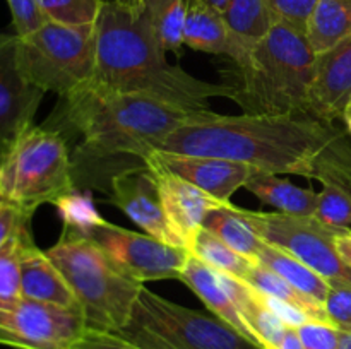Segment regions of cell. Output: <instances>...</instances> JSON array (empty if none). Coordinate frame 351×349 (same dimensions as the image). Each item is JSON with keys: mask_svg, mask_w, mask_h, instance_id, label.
Instances as JSON below:
<instances>
[{"mask_svg": "<svg viewBox=\"0 0 351 349\" xmlns=\"http://www.w3.org/2000/svg\"><path fill=\"white\" fill-rule=\"evenodd\" d=\"M341 118H343V122H345V125H346V132H348L351 135V98H350V101L346 103L345 109H343Z\"/></svg>", "mask_w": 351, "mask_h": 349, "instance_id": "41", "label": "cell"}, {"mask_svg": "<svg viewBox=\"0 0 351 349\" xmlns=\"http://www.w3.org/2000/svg\"><path fill=\"white\" fill-rule=\"evenodd\" d=\"M31 219L24 221L12 236L0 246V300L21 298V259L24 246L33 240Z\"/></svg>", "mask_w": 351, "mask_h": 349, "instance_id": "29", "label": "cell"}, {"mask_svg": "<svg viewBox=\"0 0 351 349\" xmlns=\"http://www.w3.org/2000/svg\"><path fill=\"white\" fill-rule=\"evenodd\" d=\"M3 202H5V198H3V195L0 194V207H2V204H3Z\"/></svg>", "mask_w": 351, "mask_h": 349, "instance_id": "45", "label": "cell"}, {"mask_svg": "<svg viewBox=\"0 0 351 349\" xmlns=\"http://www.w3.org/2000/svg\"><path fill=\"white\" fill-rule=\"evenodd\" d=\"M81 235L96 243L127 276L143 284L147 281L178 279L191 257L189 250L108 221Z\"/></svg>", "mask_w": 351, "mask_h": 349, "instance_id": "11", "label": "cell"}, {"mask_svg": "<svg viewBox=\"0 0 351 349\" xmlns=\"http://www.w3.org/2000/svg\"><path fill=\"white\" fill-rule=\"evenodd\" d=\"M96 60V26H69L47 21L19 36V64L24 75L43 92L58 98L91 82Z\"/></svg>", "mask_w": 351, "mask_h": 349, "instance_id": "8", "label": "cell"}, {"mask_svg": "<svg viewBox=\"0 0 351 349\" xmlns=\"http://www.w3.org/2000/svg\"><path fill=\"white\" fill-rule=\"evenodd\" d=\"M21 298L81 313L75 294L47 252L29 240L21 259Z\"/></svg>", "mask_w": 351, "mask_h": 349, "instance_id": "17", "label": "cell"}, {"mask_svg": "<svg viewBox=\"0 0 351 349\" xmlns=\"http://www.w3.org/2000/svg\"><path fill=\"white\" fill-rule=\"evenodd\" d=\"M146 163L171 171L225 204H230L232 195L239 188L245 187L250 178L261 173L256 166L239 161L209 156H185L163 151H153L146 157Z\"/></svg>", "mask_w": 351, "mask_h": 349, "instance_id": "13", "label": "cell"}, {"mask_svg": "<svg viewBox=\"0 0 351 349\" xmlns=\"http://www.w3.org/2000/svg\"><path fill=\"white\" fill-rule=\"evenodd\" d=\"M96 26V60L91 82L123 94L144 96L187 113L211 112L209 99H232L230 84L194 77L170 64L151 27L144 3L105 0Z\"/></svg>", "mask_w": 351, "mask_h": 349, "instance_id": "3", "label": "cell"}, {"mask_svg": "<svg viewBox=\"0 0 351 349\" xmlns=\"http://www.w3.org/2000/svg\"><path fill=\"white\" fill-rule=\"evenodd\" d=\"M276 349H305L304 341H302L297 327L287 328V332H285V335L281 337L280 344L276 346Z\"/></svg>", "mask_w": 351, "mask_h": 349, "instance_id": "39", "label": "cell"}, {"mask_svg": "<svg viewBox=\"0 0 351 349\" xmlns=\"http://www.w3.org/2000/svg\"><path fill=\"white\" fill-rule=\"evenodd\" d=\"M184 44L195 51L237 57V47L226 26L223 14L204 0H189L187 19L184 27Z\"/></svg>", "mask_w": 351, "mask_h": 349, "instance_id": "20", "label": "cell"}, {"mask_svg": "<svg viewBox=\"0 0 351 349\" xmlns=\"http://www.w3.org/2000/svg\"><path fill=\"white\" fill-rule=\"evenodd\" d=\"M257 263L280 274L295 289L322 305H324L326 298H328L329 291H331L328 281L319 276L307 263L298 260L297 257L291 255L287 250L280 248L276 245H271L267 242L264 243L259 255H257Z\"/></svg>", "mask_w": 351, "mask_h": 349, "instance_id": "24", "label": "cell"}, {"mask_svg": "<svg viewBox=\"0 0 351 349\" xmlns=\"http://www.w3.org/2000/svg\"><path fill=\"white\" fill-rule=\"evenodd\" d=\"M312 218L329 228L351 231V194L336 185H326L322 192H319Z\"/></svg>", "mask_w": 351, "mask_h": 349, "instance_id": "32", "label": "cell"}, {"mask_svg": "<svg viewBox=\"0 0 351 349\" xmlns=\"http://www.w3.org/2000/svg\"><path fill=\"white\" fill-rule=\"evenodd\" d=\"M223 19L237 47L233 64L245 58L250 48L259 43L274 26L266 0H230L223 10Z\"/></svg>", "mask_w": 351, "mask_h": 349, "instance_id": "21", "label": "cell"}, {"mask_svg": "<svg viewBox=\"0 0 351 349\" xmlns=\"http://www.w3.org/2000/svg\"><path fill=\"white\" fill-rule=\"evenodd\" d=\"M351 98V38L317 55V68L312 84L308 113L321 120L335 122Z\"/></svg>", "mask_w": 351, "mask_h": 349, "instance_id": "16", "label": "cell"}, {"mask_svg": "<svg viewBox=\"0 0 351 349\" xmlns=\"http://www.w3.org/2000/svg\"><path fill=\"white\" fill-rule=\"evenodd\" d=\"M317 0H266V5L274 23L287 24L300 33H307L308 19Z\"/></svg>", "mask_w": 351, "mask_h": 349, "instance_id": "33", "label": "cell"}, {"mask_svg": "<svg viewBox=\"0 0 351 349\" xmlns=\"http://www.w3.org/2000/svg\"><path fill=\"white\" fill-rule=\"evenodd\" d=\"M202 228L218 236L225 245L235 250L239 255L245 257L250 262L257 263V255L266 242L257 235L249 221L243 218L242 209L232 202L221 207H216L206 216Z\"/></svg>", "mask_w": 351, "mask_h": 349, "instance_id": "23", "label": "cell"}, {"mask_svg": "<svg viewBox=\"0 0 351 349\" xmlns=\"http://www.w3.org/2000/svg\"><path fill=\"white\" fill-rule=\"evenodd\" d=\"M247 283L250 286L256 287L259 293H263L264 296L274 298V300H280L283 303L291 305L297 310H300L302 313L307 315L311 320L315 322H324V324H331L328 313H326L324 305L319 303V301L311 300L305 294H302L300 291L295 289L290 283L283 279L280 274H276L274 270L267 269V267L261 266V263H254L250 267L249 274L245 277ZM335 327V325H332Z\"/></svg>", "mask_w": 351, "mask_h": 349, "instance_id": "26", "label": "cell"}, {"mask_svg": "<svg viewBox=\"0 0 351 349\" xmlns=\"http://www.w3.org/2000/svg\"><path fill=\"white\" fill-rule=\"evenodd\" d=\"M103 2L105 0H36L47 21L69 26L95 24Z\"/></svg>", "mask_w": 351, "mask_h": 349, "instance_id": "31", "label": "cell"}, {"mask_svg": "<svg viewBox=\"0 0 351 349\" xmlns=\"http://www.w3.org/2000/svg\"><path fill=\"white\" fill-rule=\"evenodd\" d=\"M329 320L341 332H351V291L331 287L324 301Z\"/></svg>", "mask_w": 351, "mask_h": 349, "instance_id": "37", "label": "cell"}, {"mask_svg": "<svg viewBox=\"0 0 351 349\" xmlns=\"http://www.w3.org/2000/svg\"><path fill=\"white\" fill-rule=\"evenodd\" d=\"M79 311L17 298L0 300V344L17 349H71L86 331Z\"/></svg>", "mask_w": 351, "mask_h": 349, "instance_id": "10", "label": "cell"}, {"mask_svg": "<svg viewBox=\"0 0 351 349\" xmlns=\"http://www.w3.org/2000/svg\"><path fill=\"white\" fill-rule=\"evenodd\" d=\"M119 2H122V3H125V5H132V7H139V5H143V3H144V0H119Z\"/></svg>", "mask_w": 351, "mask_h": 349, "instance_id": "44", "label": "cell"}, {"mask_svg": "<svg viewBox=\"0 0 351 349\" xmlns=\"http://www.w3.org/2000/svg\"><path fill=\"white\" fill-rule=\"evenodd\" d=\"M204 2L208 3V5H211L213 9H216L218 12L223 14V10L226 9V5H228L230 0H204Z\"/></svg>", "mask_w": 351, "mask_h": 349, "instance_id": "42", "label": "cell"}, {"mask_svg": "<svg viewBox=\"0 0 351 349\" xmlns=\"http://www.w3.org/2000/svg\"><path fill=\"white\" fill-rule=\"evenodd\" d=\"M245 188L252 192L261 202L273 205L278 212L283 214L312 218L317 205V192L297 187L278 174L264 173V171L250 178Z\"/></svg>", "mask_w": 351, "mask_h": 349, "instance_id": "22", "label": "cell"}, {"mask_svg": "<svg viewBox=\"0 0 351 349\" xmlns=\"http://www.w3.org/2000/svg\"><path fill=\"white\" fill-rule=\"evenodd\" d=\"M156 151L239 161L271 174H297L351 194V135L311 113H194Z\"/></svg>", "mask_w": 351, "mask_h": 349, "instance_id": "1", "label": "cell"}, {"mask_svg": "<svg viewBox=\"0 0 351 349\" xmlns=\"http://www.w3.org/2000/svg\"><path fill=\"white\" fill-rule=\"evenodd\" d=\"M71 349H141L134 342L127 341L119 332L96 331V328H86Z\"/></svg>", "mask_w": 351, "mask_h": 349, "instance_id": "36", "label": "cell"}, {"mask_svg": "<svg viewBox=\"0 0 351 349\" xmlns=\"http://www.w3.org/2000/svg\"><path fill=\"white\" fill-rule=\"evenodd\" d=\"M317 53L307 36L287 24L274 23L269 33L233 65L232 101L245 115L308 113Z\"/></svg>", "mask_w": 351, "mask_h": 349, "instance_id": "4", "label": "cell"}, {"mask_svg": "<svg viewBox=\"0 0 351 349\" xmlns=\"http://www.w3.org/2000/svg\"><path fill=\"white\" fill-rule=\"evenodd\" d=\"M108 187L110 204L117 205L123 214L129 216L146 235L168 245L180 246L177 236L168 226L153 173L146 166L130 168L113 174Z\"/></svg>", "mask_w": 351, "mask_h": 349, "instance_id": "14", "label": "cell"}, {"mask_svg": "<svg viewBox=\"0 0 351 349\" xmlns=\"http://www.w3.org/2000/svg\"><path fill=\"white\" fill-rule=\"evenodd\" d=\"M31 216L33 214L26 212L24 209L10 204V202H3L2 207H0V246L16 233V229L24 221L31 219Z\"/></svg>", "mask_w": 351, "mask_h": 349, "instance_id": "38", "label": "cell"}, {"mask_svg": "<svg viewBox=\"0 0 351 349\" xmlns=\"http://www.w3.org/2000/svg\"><path fill=\"white\" fill-rule=\"evenodd\" d=\"M264 242L276 245L297 257L336 289L351 291V267L336 248V236L343 229L329 228L314 218L290 216L283 212H257L242 209Z\"/></svg>", "mask_w": 351, "mask_h": 349, "instance_id": "9", "label": "cell"}, {"mask_svg": "<svg viewBox=\"0 0 351 349\" xmlns=\"http://www.w3.org/2000/svg\"><path fill=\"white\" fill-rule=\"evenodd\" d=\"M336 248L341 259L351 267V231H343L336 236Z\"/></svg>", "mask_w": 351, "mask_h": 349, "instance_id": "40", "label": "cell"}, {"mask_svg": "<svg viewBox=\"0 0 351 349\" xmlns=\"http://www.w3.org/2000/svg\"><path fill=\"white\" fill-rule=\"evenodd\" d=\"M146 168L153 173L154 181H156L161 207L167 216L168 226L177 236L182 248L189 250L194 235L202 228L206 216L213 209L226 204L156 164L146 163Z\"/></svg>", "mask_w": 351, "mask_h": 349, "instance_id": "15", "label": "cell"}, {"mask_svg": "<svg viewBox=\"0 0 351 349\" xmlns=\"http://www.w3.org/2000/svg\"><path fill=\"white\" fill-rule=\"evenodd\" d=\"M297 331L305 349H343L341 331L324 322L308 320Z\"/></svg>", "mask_w": 351, "mask_h": 349, "instance_id": "34", "label": "cell"}, {"mask_svg": "<svg viewBox=\"0 0 351 349\" xmlns=\"http://www.w3.org/2000/svg\"><path fill=\"white\" fill-rule=\"evenodd\" d=\"M43 94L21 68L19 36L0 31V159L33 125Z\"/></svg>", "mask_w": 351, "mask_h": 349, "instance_id": "12", "label": "cell"}, {"mask_svg": "<svg viewBox=\"0 0 351 349\" xmlns=\"http://www.w3.org/2000/svg\"><path fill=\"white\" fill-rule=\"evenodd\" d=\"M178 279L185 283L189 289H192L197 294L199 300L208 307L209 311H213L215 317H218L226 325L235 328L240 335H243L247 341H250L257 348V342L254 339L252 332H250V328L243 322L235 301L232 300L226 287L223 286L219 274L215 269H211L204 262L191 255L187 262H185V267Z\"/></svg>", "mask_w": 351, "mask_h": 349, "instance_id": "19", "label": "cell"}, {"mask_svg": "<svg viewBox=\"0 0 351 349\" xmlns=\"http://www.w3.org/2000/svg\"><path fill=\"white\" fill-rule=\"evenodd\" d=\"M305 36L317 55L351 38V0H317Z\"/></svg>", "mask_w": 351, "mask_h": 349, "instance_id": "25", "label": "cell"}, {"mask_svg": "<svg viewBox=\"0 0 351 349\" xmlns=\"http://www.w3.org/2000/svg\"><path fill=\"white\" fill-rule=\"evenodd\" d=\"M343 349H351V332H341Z\"/></svg>", "mask_w": 351, "mask_h": 349, "instance_id": "43", "label": "cell"}, {"mask_svg": "<svg viewBox=\"0 0 351 349\" xmlns=\"http://www.w3.org/2000/svg\"><path fill=\"white\" fill-rule=\"evenodd\" d=\"M151 27L163 51H180L189 0H144Z\"/></svg>", "mask_w": 351, "mask_h": 349, "instance_id": "27", "label": "cell"}, {"mask_svg": "<svg viewBox=\"0 0 351 349\" xmlns=\"http://www.w3.org/2000/svg\"><path fill=\"white\" fill-rule=\"evenodd\" d=\"M194 113L136 94L108 91L88 82L58 98L45 127L62 137H79L72 157L75 178H110L130 168H144L146 157Z\"/></svg>", "mask_w": 351, "mask_h": 349, "instance_id": "2", "label": "cell"}, {"mask_svg": "<svg viewBox=\"0 0 351 349\" xmlns=\"http://www.w3.org/2000/svg\"><path fill=\"white\" fill-rule=\"evenodd\" d=\"M119 334L141 349H257L218 317L173 303L146 286Z\"/></svg>", "mask_w": 351, "mask_h": 349, "instance_id": "7", "label": "cell"}, {"mask_svg": "<svg viewBox=\"0 0 351 349\" xmlns=\"http://www.w3.org/2000/svg\"><path fill=\"white\" fill-rule=\"evenodd\" d=\"M189 253L211 269H215L216 272L228 274V276L239 277L243 281H245L250 267L256 263L250 262L245 257L239 255L235 250L225 245L218 236H215L206 228H201L195 233L191 245H189Z\"/></svg>", "mask_w": 351, "mask_h": 349, "instance_id": "28", "label": "cell"}, {"mask_svg": "<svg viewBox=\"0 0 351 349\" xmlns=\"http://www.w3.org/2000/svg\"><path fill=\"white\" fill-rule=\"evenodd\" d=\"M72 190L71 151L57 130L31 125L0 159V194L29 214Z\"/></svg>", "mask_w": 351, "mask_h": 349, "instance_id": "6", "label": "cell"}, {"mask_svg": "<svg viewBox=\"0 0 351 349\" xmlns=\"http://www.w3.org/2000/svg\"><path fill=\"white\" fill-rule=\"evenodd\" d=\"M218 274L223 286L226 287L232 300L235 301L243 322L252 332L257 348L276 349L281 337L287 332L288 325L271 310L264 294L259 293L254 286H250L247 281L228 276V274Z\"/></svg>", "mask_w": 351, "mask_h": 349, "instance_id": "18", "label": "cell"}, {"mask_svg": "<svg viewBox=\"0 0 351 349\" xmlns=\"http://www.w3.org/2000/svg\"><path fill=\"white\" fill-rule=\"evenodd\" d=\"M17 36H27L47 23L36 0H7Z\"/></svg>", "mask_w": 351, "mask_h": 349, "instance_id": "35", "label": "cell"}, {"mask_svg": "<svg viewBox=\"0 0 351 349\" xmlns=\"http://www.w3.org/2000/svg\"><path fill=\"white\" fill-rule=\"evenodd\" d=\"M45 252L75 294L86 327L120 332L129 324L143 283L119 269L96 243L69 228Z\"/></svg>", "mask_w": 351, "mask_h": 349, "instance_id": "5", "label": "cell"}, {"mask_svg": "<svg viewBox=\"0 0 351 349\" xmlns=\"http://www.w3.org/2000/svg\"><path fill=\"white\" fill-rule=\"evenodd\" d=\"M53 205L57 207L58 216L64 221V228L72 229V231L88 233L89 229L96 228L106 221L96 209L91 195L81 194V192H77V188L62 195L58 201H55Z\"/></svg>", "mask_w": 351, "mask_h": 349, "instance_id": "30", "label": "cell"}]
</instances>
